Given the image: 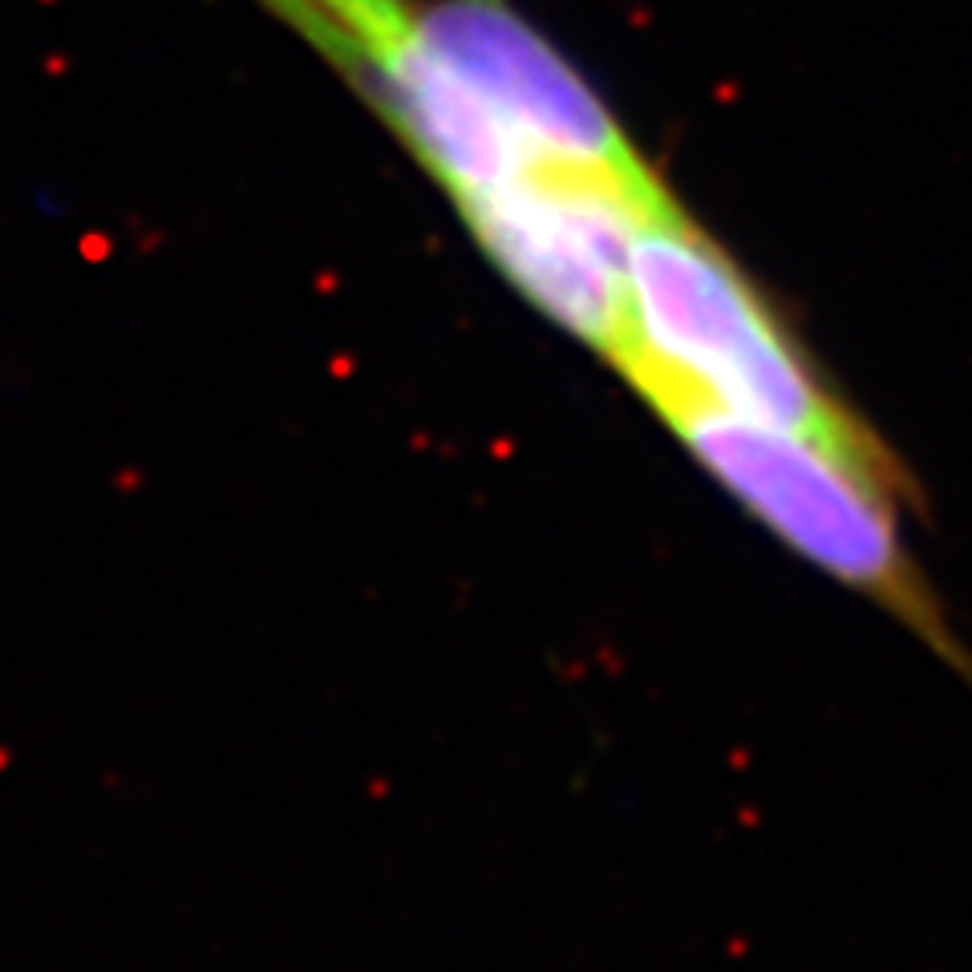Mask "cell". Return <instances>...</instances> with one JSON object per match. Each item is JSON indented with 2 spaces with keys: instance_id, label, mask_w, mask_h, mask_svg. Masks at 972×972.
I'll use <instances>...</instances> for the list:
<instances>
[{
  "instance_id": "obj_1",
  "label": "cell",
  "mask_w": 972,
  "mask_h": 972,
  "mask_svg": "<svg viewBox=\"0 0 972 972\" xmlns=\"http://www.w3.org/2000/svg\"><path fill=\"white\" fill-rule=\"evenodd\" d=\"M612 365L652 414L713 405L815 438L912 486L900 458L830 393L746 272L676 199L652 211L632 239L629 337Z\"/></svg>"
},
{
  "instance_id": "obj_2",
  "label": "cell",
  "mask_w": 972,
  "mask_h": 972,
  "mask_svg": "<svg viewBox=\"0 0 972 972\" xmlns=\"http://www.w3.org/2000/svg\"><path fill=\"white\" fill-rule=\"evenodd\" d=\"M656 417L766 531L908 624L972 685V652L952 637L937 592L900 539L896 503L908 486L815 438L713 405H669Z\"/></svg>"
},
{
  "instance_id": "obj_3",
  "label": "cell",
  "mask_w": 972,
  "mask_h": 972,
  "mask_svg": "<svg viewBox=\"0 0 972 972\" xmlns=\"http://www.w3.org/2000/svg\"><path fill=\"white\" fill-rule=\"evenodd\" d=\"M365 94L454 207L547 166L434 41L417 0H263Z\"/></svg>"
},
{
  "instance_id": "obj_4",
  "label": "cell",
  "mask_w": 972,
  "mask_h": 972,
  "mask_svg": "<svg viewBox=\"0 0 972 972\" xmlns=\"http://www.w3.org/2000/svg\"><path fill=\"white\" fill-rule=\"evenodd\" d=\"M669 199L652 166L547 170L454 211L527 304L617 361L629 337L632 239Z\"/></svg>"
},
{
  "instance_id": "obj_5",
  "label": "cell",
  "mask_w": 972,
  "mask_h": 972,
  "mask_svg": "<svg viewBox=\"0 0 972 972\" xmlns=\"http://www.w3.org/2000/svg\"><path fill=\"white\" fill-rule=\"evenodd\" d=\"M422 21L507 126L559 170H637L641 151L580 70L507 0H417Z\"/></svg>"
}]
</instances>
